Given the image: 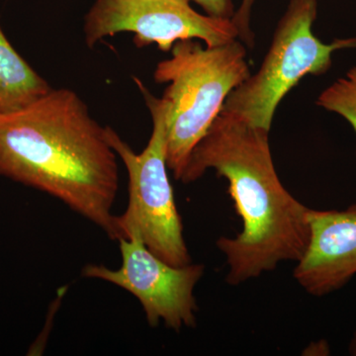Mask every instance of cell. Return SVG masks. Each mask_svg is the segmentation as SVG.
<instances>
[{
	"label": "cell",
	"instance_id": "1",
	"mask_svg": "<svg viewBox=\"0 0 356 356\" xmlns=\"http://www.w3.org/2000/svg\"><path fill=\"white\" fill-rule=\"evenodd\" d=\"M117 159L105 127L70 89L51 88L29 106L0 115V175L58 199L118 242Z\"/></svg>",
	"mask_w": 356,
	"mask_h": 356
},
{
	"label": "cell",
	"instance_id": "2",
	"mask_svg": "<svg viewBox=\"0 0 356 356\" xmlns=\"http://www.w3.org/2000/svg\"><path fill=\"white\" fill-rule=\"evenodd\" d=\"M209 170L226 178L243 222L236 238L217 241L229 267L227 282L238 285L280 262L299 261L310 241L309 208L280 181L269 131L221 112L192 152L180 180L191 184Z\"/></svg>",
	"mask_w": 356,
	"mask_h": 356
},
{
	"label": "cell",
	"instance_id": "3",
	"mask_svg": "<svg viewBox=\"0 0 356 356\" xmlns=\"http://www.w3.org/2000/svg\"><path fill=\"white\" fill-rule=\"evenodd\" d=\"M247 49L238 39L203 48L194 40L175 44L159 63L154 81L168 83L166 163L181 179L193 149L221 113L229 93L250 76Z\"/></svg>",
	"mask_w": 356,
	"mask_h": 356
},
{
	"label": "cell",
	"instance_id": "4",
	"mask_svg": "<svg viewBox=\"0 0 356 356\" xmlns=\"http://www.w3.org/2000/svg\"><path fill=\"white\" fill-rule=\"evenodd\" d=\"M153 119V133L142 153H135L113 129L106 126L105 136L129 175L127 209L118 216L123 238L136 232L146 247L168 264H192L185 243L184 225L175 203L166 163V121L168 103L152 95L135 79Z\"/></svg>",
	"mask_w": 356,
	"mask_h": 356
},
{
	"label": "cell",
	"instance_id": "5",
	"mask_svg": "<svg viewBox=\"0 0 356 356\" xmlns=\"http://www.w3.org/2000/svg\"><path fill=\"white\" fill-rule=\"evenodd\" d=\"M317 0H291L274 32L259 70L234 89L222 113L240 117L270 132L281 100L306 76H322L332 65L334 51L356 49V38L325 44L314 35Z\"/></svg>",
	"mask_w": 356,
	"mask_h": 356
},
{
	"label": "cell",
	"instance_id": "6",
	"mask_svg": "<svg viewBox=\"0 0 356 356\" xmlns=\"http://www.w3.org/2000/svg\"><path fill=\"white\" fill-rule=\"evenodd\" d=\"M83 32L89 48L106 37L130 32L137 46L156 44L163 51H172L182 40L215 47L238 39L232 18L203 15L189 0H96L86 14Z\"/></svg>",
	"mask_w": 356,
	"mask_h": 356
},
{
	"label": "cell",
	"instance_id": "7",
	"mask_svg": "<svg viewBox=\"0 0 356 356\" xmlns=\"http://www.w3.org/2000/svg\"><path fill=\"white\" fill-rule=\"evenodd\" d=\"M120 268L102 264H86L83 277L106 281L134 295L144 309L147 323L179 332L196 325L198 311L194 288L205 270L203 264L173 266L153 254L136 232L118 241Z\"/></svg>",
	"mask_w": 356,
	"mask_h": 356
},
{
	"label": "cell",
	"instance_id": "8",
	"mask_svg": "<svg viewBox=\"0 0 356 356\" xmlns=\"http://www.w3.org/2000/svg\"><path fill=\"white\" fill-rule=\"evenodd\" d=\"M310 241L297 261V282L313 296L346 286L356 274V204L344 210L309 209Z\"/></svg>",
	"mask_w": 356,
	"mask_h": 356
},
{
	"label": "cell",
	"instance_id": "9",
	"mask_svg": "<svg viewBox=\"0 0 356 356\" xmlns=\"http://www.w3.org/2000/svg\"><path fill=\"white\" fill-rule=\"evenodd\" d=\"M51 89L11 46L0 27V115L29 106Z\"/></svg>",
	"mask_w": 356,
	"mask_h": 356
},
{
	"label": "cell",
	"instance_id": "10",
	"mask_svg": "<svg viewBox=\"0 0 356 356\" xmlns=\"http://www.w3.org/2000/svg\"><path fill=\"white\" fill-rule=\"evenodd\" d=\"M317 105L327 111L341 115L356 133V67L325 88L318 95Z\"/></svg>",
	"mask_w": 356,
	"mask_h": 356
},
{
	"label": "cell",
	"instance_id": "11",
	"mask_svg": "<svg viewBox=\"0 0 356 356\" xmlns=\"http://www.w3.org/2000/svg\"><path fill=\"white\" fill-rule=\"evenodd\" d=\"M254 2L255 0H242V3L232 18L238 29V38L250 48L254 44V35L250 30V16Z\"/></svg>",
	"mask_w": 356,
	"mask_h": 356
},
{
	"label": "cell",
	"instance_id": "12",
	"mask_svg": "<svg viewBox=\"0 0 356 356\" xmlns=\"http://www.w3.org/2000/svg\"><path fill=\"white\" fill-rule=\"evenodd\" d=\"M199 4L208 15L213 17L233 18L234 4L232 0H193Z\"/></svg>",
	"mask_w": 356,
	"mask_h": 356
},
{
	"label": "cell",
	"instance_id": "13",
	"mask_svg": "<svg viewBox=\"0 0 356 356\" xmlns=\"http://www.w3.org/2000/svg\"><path fill=\"white\" fill-rule=\"evenodd\" d=\"M348 351H350V355L356 356V332L351 339Z\"/></svg>",
	"mask_w": 356,
	"mask_h": 356
}]
</instances>
